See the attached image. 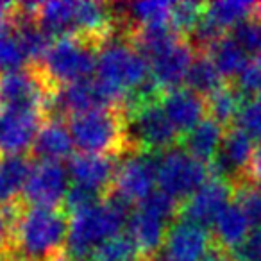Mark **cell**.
<instances>
[{
    "label": "cell",
    "mask_w": 261,
    "mask_h": 261,
    "mask_svg": "<svg viewBox=\"0 0 261 261\" xmlns=\"http://www.w3.org/2000/svg\"><path fill=\"white\" fill-rule=\"evenodd\" d=\"M4 207L11 215L8 247L11 261H50L65 252L70 229L65 210L27 206L22 199Z\"/></svg>",
    "instance_id": "6da1fadb"
},
{
    "label": "cell",
    "mask_w": 261,
    "mask_h": 261,
    "mask_svg": "<svg viewBox=\"0 0 261 261\" xmlns=\"http://www.w3.org/2000/svg\"><path fill=\"white\" fill-rule=\"evenodd\" d=\"M97 77L106 91L123 109L142 90L152 83L145 56L125 33L118 31L104 41L97 56Z\"/></svg>",
    "instance_id": "7a4b0ae2"
},
{
    "label": "cell",
    "mask_w": 261,
    "mask_h": 261,
    "mask_svg": "<svg viewBox=\"0 0 261 261\" xmlns=\"http://www.w3.org/2000/svg\"><path fill=\"white\" fill-rule=\"evenodd\" d=\"M130 213L129 202L115 193H108L100 202L70 215L65 254L72 261H91L102 243L122 234Z\"/></svg>",
    "instance_id": "3957f363"
},
{
    "label": "cell",
    "mask_w": 261,
    "mask_h": 261,
    "mask_svg": "<svg viewBox=\"0 0 261 261\" xmlns=\"http://www.w3.org/2000/svg\"><path fill=\"white\" fill-rule=\"evenodd\" d=\"M73 145L83 154L122 158L130 152L122 109H95L68 118Z\"/></svg>",
    "instance_id": "277c9868"
},
{
    "label": "cell",
    "mask_w": 261,
    "mask_h": 261,
    "mask_svg": "<svg viewBox=\"0 0 261 261\" xmlns=\"http://www.w3.org/2000/svg\"><path fill=\"white\" fill-rule=\"evenodd\" d=\"M100 43L81 36H63L52 41L50 48L41 59L38 70L52 90L66 84L91 79L97 70V56Z\"/></svg>",
    "instance_id": "5b68a950"
},
{
    "label": "cell",
    "mask_w": 261,
    "mask_h": 261,
    "mask_svg": "<svg viewBox=\"0 0 261 261\" xmlns=\"http://www.w3.org/2000/svg\"><path fill=\"white\" fill-rule=\"evenodd\" d=\"M122 113L130 152L161 154L179 145L181 135L165 115L160 100L140 102Z\"/></svg>",
    "instance_id": "8992f818"
},
{
    "label": "cell",
    "mask_w": 261,
    "mask_h": 261,
    "mask_svg": "<svg viewBox=\"0 0 261 261\" xmlns=\"http://www.w3.org/2000/svg\"><path fill=\"white\" fill-rule=\"evenodd\" d=\"M210 177V165L193 158L181 145L158 154L160 190L174 200H177L179 204L192 197Z\"/></svg>",
    "instance_id": "52a82bcc"
},
{
    "label": "cell",
    "mask_w": 261,
    "mask_h": 261,
    "mask_svg": "<svg viewBox=\"0 0 261 261\" xmlns=\"http://www.w3.org/2000/svg\"><path fill=\"white\" fill-rule=\"evenodd\" d=\"M158 185V154L129 152L118 158L115 182L109 193H115L125 202L142 204L152 195Z\"/></svg>",
    "instance_id": "ba28073f"
},
{
    "label": "cell",
    "mask_w": 261,
    "mask_h": 261,
    "mask_svg": "<svg viewBox=\"0 0 261 261\" xmlns=\"http://www.w3.org/2000/svg\"><path fill=\"white\" fill-rule=\"evenodd\" d=\"M106 108L120 109L97 79H86L54 90L50 102H48L47 118L65 120L75 115Z\"/></svg>",
    "instance_id": "9c48e42d"
},
{
    "label": "cell",
    "mask_w": 261,
    "mask_h": 261,
    "mask_svg": "<svg viewBox=\"0 0 261 261\" xmlns=\"http://www.w3.org/2000/svg\"><path fill=\"white\" fill-rule=\"evenodd\" d=\"M0 86H2V97L8 106L36 109L47 115L48 102L54 90L41 75L38 66L29 65L25 68L4 73L0 77Z\"/></svg>",
    "instance_id": "30bf717a"
},
{
    "label": "cell",
    "mask_w": 261,
    "mask_h": 261,
    "mask_svg": "<svg viewBox=\"0 0 261 261\" xmlns=\"http://www.w3.org/2000/svg\"><path fill=\"white\" fill-rule=\"evenodd\" d=\"M254 142L238 127L225 129L224 140L210 163L211 175L232 185V188L249 181V168L254 156Z\"/></svg>",
    "instance_id": "8fae6325"
},
{
    "label": "cell",
    "mask_w": 261,
    "mask_h": 261,
    "mask_svg": "<svg viewBox=\"0 0 261 261\" xmlns=\"http://www.w3.org/2000/svg\"><path fill=\"white\" fill-rule=\"evenodd\" d=\"M43 111L6 106L0 111V156H22L33 147L41 125Z\"/></svg>",
    "instance_id": "7c38bea8"
},
{
    "label": "cell",
    "mask_w": 261,
    "mask_h": 261,
    "mask_svg": "<svg viewBox=\"0 0 261 261\" xmlns=\"http://www.w3.org/2000/svg\"><path fill=\"white\" fill-rule=\"evenodd\" d=\"M68 170L58 161H38L22 192L27 206L58 207L68 192Z\"/></svg>",
    "instance_id": "4fadbf2b"
},
{
    "label": "cell",
    "mask_w": 261,
    "mask_h": 261,
    "mask_svg": "<svg viewBox=\"0 0 261 261\" xmlns=\"http://www.w3.org/2000/svg\"><path fill=\"white\" fill-rule=\"evenodd\" d=\"M213 247V234L206 227L177 218L168 227L160 257L163 261H204Z\"/></svg>",
    "instance_id": "5bb4252c"
},
{
    "label": "cell",
    "mask_w": 261,
    "mask_h": 261,
    "mask_svg": "<svg viewBox=\"0 0 261 261\" xmlns=\"http://www.w3.org/2000/svg\"><path fill=\"white\" fill-rule=\"evenodd\" d=\"M234 197V188L227 181L211 175L192 197L181 204L179 218L193 222L202 227H211L231 199Z\"/></svg>",
    "instance_id": "9a60e30c"
},
{
    "label": "cell",
    "mask_w": 261,
    "mask_h": 261,
    "mask_svg": "<svg viewBox=\"0 0 261 261\" xmlns=\"http://www.w3.org/2000/svg\"><path fill=\"white\" fill-rule=\"evenodd\" d=\"M195 56L197 52L193 50L190 41L186 38H177L147 59L150 66V75L163 93L181 88V84L186 83Z\"/></svg>",
    "instance_id": "2e32d148"
},
{
    "label": "cell",
    "mask_w": 261,
    "mask_h": 261,
    "mask_svg": "<svg viewBox=\"0 0 261 261\" xmlns=\"http://www.w3.org/2000/svg\"><path fill=\"white\" fill-rule=\"evenodd\" d=\"M118 158L97 156V154H79L70 158L68 177L72 185L83 186L86 190L106 197L113 190Z\"/></svg>",
    "instance_id": "e0dca14e"
},
{
    "label": "cell",
    "mask_w": 261,
    "mask_h": 261,
    "mask_svg": "<svg viewBox=\"0 0 261 261\" xmlns=\"http://www.w3.org/2000/svg\"><path fill=\"white\" fill-rule=\"evenodd\" d=\"M172 222L158 215L145 204H138L127 222V234L133 238L145 259L156 257Z\"/></svg>",
    "instance_id": "ac0fdd59"
},
{
    "label": "cell",
    "mask_w": 261,
    "mask_h": 261,
    "mask_svg": "<svg viewBox=\"0 0 261 261\" xmlns=\"http://www.w3.org/2000/svg\"><path fill=\"white\" fill-rule=\"evenodd\" d=\"M160 104L179 135H186L207 116L206 98L192 91L188 86L165 91L160 98Z\"/></svg>",
    "instance_id": "d6986e66"
},
{
    "label": "cell",
    "mask_w": 261,
    "mask_h": 261,
    "mask_svg": "<svg viewBox=\"0 0 261 261\" xmlns=\"http://www.w3.org/2000/svg\"><path fill=\"white\" fill-rule=\"evenodd\" d=\"M73 140L68 123L59 118H47L33 143V156L40 161H58L72 156Z\"/></svg>",
    "instance_id": "ffe728a7"
},
{
    "label": "cell",
    "mask_w": 261,
    "mask_h": 261,
    "mask_svg": "<svg viewBox=\"0 0 261 261\" xmlns=\"http://www.w3.org/2000/svg\"><path fill=\"white\" fill-rule=\"evenodd\" d=\"M225 129L213 118L206 116L181 138V147L193 158L210 165L224 140Z\"/></svg>",
    "instance_id": "44dd1931"
},
{
    "label": "cell",
    "mask_w": 261,
    "mask_h": 261,
    "mask_svg": "<svg viewBox=\"0 0 261 261\" xmlns=\"http://www.w3.org/2000/svg\"><path fill=\"white\" fill-rule=\"evenodd\" d=\"M34 163L25 156L0 158V207L22 199L23 186L31 175Z\"/></svg>",
    "instance_id": "7402d4cb"
},
{
    "label": "cell",
    "mask_w": 261,
    "mask_h": 261,
    "mask_svg": "<svg viewBox=\"0 0 261 261\" xmlns=\"http://www.w3.org/2000/svg\"><path fill=\"white\" fill-rule=\"evenodd\" d=\"M261 15V4L245 2V0H217L210 2L204 9V16L218 27L222 33L234 29L242 22Z\"/></svg>",
    "instance_id": "603a6c76"
},
{
    "label": "cell",
    "mask_w": 261,
    "mask_h": 261,
    "mask_svg": "<svg viewBox=\"0 0 261 261\" xmlns=\"http://www.w3.org/2000/svg\"><path fill=\"white\" fill-rule=\"evenodd\" d=\"M213 227V240L218 247L231 250L250 232V222L236 202H231L217 217Z\"/></svg>",
    "instance_id": "cb8c5ba5"
},
{
    "label": "cell",
    "mask_w": 261,
    "mask_h": 261,
    "mask_svg": "<svg viewBox=\"0 0 261 261\" xmlns=\"http://www.w3.org/2000/svg\"><path fill=\"white\" fill-rule=\"evenodd\" d=\"M207 56L211 58V61L215 63V66H217L218 72L222 73V77L225 81L238 79V75L243 72L247 63L250 61L247 58V52L240 47L238 41L231 34H225L224 38H220L210 48Z\"/></svg>",
    "instance_id": "d4e9b609"
},
{
    "label": "cell",
    "mask_w": 261,
    "mask_h": 261,
    "mask_svg": "<svg viewBox=\"0 0 261 261\" xmlns=\"http://www.w3.org/2000/svg\"><path fill=\"white\" fill-rule=\"evenodd\" d=\"M243 95L236 88V84L225 81L218 90H215L211 95L206 97V109L207 116L218 122L220 125H229L236 120L238 111L242 108Z\"/></svg>",
    "instance_id": "484cf974"
},
{
    "label": "cell",
    "mask_w": 261,
    "mask_h": 261,
    "mask_svg": "<svg viewBox=\"0 0 261 261\" xmlns=\"http://www.w3.org/2000/svg\"><path fill=\"white\" fill-rule=\"evenodd\" d=\"M224 83L225 79L218 72V68L211 61L210 56L197 54L188 72V77H186V84H188L190 90L199 93L200 97H204V95L207 97L215 90H218Z\"/></svg>",
    "instance_id": "4316f807"
},
{
    "label": "cell",
    "mask_w": 261,
    "mask_h": 261,
    "mask_svg": "<svg viewBox=\"0 0 261 261\" xmlns=\"http://www.w3.org/2000/svg\"><path fill=\"white\" fill-rule=\"evenodd\" d=\"M29 66L27 56L23 52L16 25L0 27V72H13Z\"/></svg>",
    "instance_id": "83f0119b"
},
{
    "label": "cell",
    "mask_w": 261,
    "mask_h": 261,
    "mask_svg": "<svg viewBox=\"0 0 261 261\" xmlns=\"http://www.w3.org/2000/svg\"><path fill=\"white\" fill-rule=\"evenodd\" d=\"M91 261H145L129 234H118L102 243L93 252Z\"/></svg>",
    "instance_id": "f1b7e54d"
},
{
    "label": "cell",
    "mask_w": 261,
    "mask_h": 261,
    "mask_svg": "<svg viewBox=\"0 0 261 261\" xmlns=\"http://www.w3.org/2000/svg\"><path fill=\"white\" fill-rule=\"evenodd\" d=\"M204 9H206V4H202V2H192V0L177 2L172 6L170 25L174 27V31L179 36L188 38L197 27V23L202 20Z\"/></svg>",
    "instance_id": "f546056e"
},
{
    "label": "cell",
    "mask_w": 261,
    "mask_h": 261,
    "mask_svg": "<svg viewBox=\"0 0 261 261\" xmlns=\"http://www.w3.org/2000/svg\"><path fill=\"white\" fill-rule=\"evenodd\" d=\"M234 202L249 218L250 227L261 229V186L250 181L234 186Z\"/></svg>",
    "instance_id": "4dcf8cb0"
},
{
    "label": "cell",
    "mask_w": 261,
    "mask_h": 261,
    "mask_svg": "<svg viewBox=\"0 0 261 261\" xmlns=\"http://www.w3.org/2000/svg\"><path fill=\"white\" fill-rule=\"evenodd\" d=\"M234 127L243 130L250 140L261 143V97L247 98L238 111Z\"/></svg>",
    "instance_id": "1f68e13d"
},
{
    "label": "cell",
    "mask_w": 261,
    "mask_h": 261,
    "mask_svg": "<svg viewBox=\"0 0 261 261\" xmlns=\"http://www.w3.org/2000/svg\"><path fill=\"white\" fill-rule=\"evenodd\" d=\"M232 38L238 41V45L247 52V56L252 54L256 58L261 56V15L242 22L238 27L232 29Z\"/></svg>",
    "instance_id": "d6a6232c"
},
{
    "label": "cell",
    "mask_w": 261,
    "mask_h": 261,
    "mask_svg": "<svg viewBox=\"0 0 261 261\" xmlns=\"http://www.w3.org/2000/svg\"><path fill=\"white\" fill-rule=\"evenodd\" d=\"M236 88L249 98L261 97V56L247 63L243 72L236 79Z\"/></svg>",
    "instance_id": "836d02e7"
},
{
    "label": "cell",
    "mask_w": 261,
    "mask_h": 261,
    "mask_svg": "<svg viewBox=\"0 0 261 261\" xmlns=\"http://www.w3.org/2000/svg\"><path fill=\"white\" fill-rule=\"evenodd\" d=\"M227 252L231 261H261V229H252L238 245Z\"/></svg>",
    "instance_id": "e575fe53"
},
{
    "label": "cell",
    "mask_w": 261,
    "mask_h": 261,
    "mask_svg": "<svg viewBox=\"0 0 261 261\" xmlns=\"http://www.w3.org/2000/svg\"><path fill=\"white\" fill-rule=\"evenodd\" d=\"M20 16L18 4L15 2H6V0H0V27L13 25L16 23Z\"/></svg>",
    "instance_id": "d590c367"
},
{
    "label": "cell",
    "mask_w": 261,
    "mask_h": 261,
    "mask_svg": "<svg viewBox=\"0 0 261 261\" xmlns=\"http://www.w3.org/2000/svg\"><path fill=\"white\" fill-rule=\"evenodd\" d=\"M249 181L261 186V143L254 149V156L249 168Z\"/></svg>",
    "instance_id": "8d00e7d4"
},
{
    "label": "cell",
    "mask_w": 261,
    "mask_h": 261,
    "mask_svg": "<svg viewBox=\"0 0 261 261\" xmlns=\"http://www.w3.org/2000/svg\"><path fill=\"white\" fill-rule=\"evenodd\" d=\"M204 261H231V256H229L227 250L222 249V247H218L217 243H215V247L210 250V254L204 257Z\"/></svg>",
    "instance_id": "74e56055"
},
{
    "label": "cell",
    "mask_w": 261,
    "mask_h": 261,
    "mask_svg": "<svg viewBox=\"0 0 261 261\" xmlns=\"http://www.w3.org/2000/svg\"><path fill=\"white\" fill-rule=\"evenodd\" d=\"M50 261H72V259H70V257H68V256H66V254H65V252H63V254H59V256L52 257V259H50Z\"/></svg>",
    "instance_id": "f35d334b"
},
{
    "label": "cell",
    "mask_w": 261,
    "mask_h": 261,
    "mask_svg": "<svg viewBox=\"0 0 261 261\" xmlns=\"http://www.w3.org/2000/svg\"><path fill=\"white\" fill-rule=\"evenodd\" d=\"M2 102H4V97H2V86H0V111H2Z\"/></svg>",
    "instance_id": "ab89813d"
},
{
    "label": "cell",
    "mask_w": 261,
    "mask_h": 261,
    "mask_svg": "<svg viewBox=\"0 0 261 261\" xmlns=\"http://www.w3.org/2000/svg\"><path fill=\"white\" fill-rule=\"evenodd\" d=\"M145 261H163V259H161V257H150V259H145Z\"/></svg>",
    "instance_id": "60d3db41"
},
{
    "label": "cell",
    "mask_w": 261,
    "mask_h": 261,
    "mask_svg": "<svg viewBox=\"0 0 261 261\" xmlns=\"http://www.w3.org/2000/svg\"><path fill=\"white\" fill-rule=\"evenodd\" d=\"M4 261H11V259H9V257H6V259Z\"/></svg>",
    "instance_id": "b9f144b4"
}]
</instances>
